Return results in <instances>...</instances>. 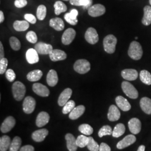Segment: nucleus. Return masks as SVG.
<instances>
[{
	"label": "nucleus",
	"mask_w": 151,
	"mask_h": 151,
	"mask_svg": "<svg viewBox=\"0 0 151 151\" xmlns=\"http://www.w3.org/2000/svg\"><path fill=\"white\" fill-rule=\"evenodd\" d=\"M128 53L132 60H140L143 55V49L140 43L136 41L132 42L130 44Z\"/></svg>",
	"instance_id": "nucleus-1"
},
{
	"label": "nucleus",
	"mask_w": 151,
	"mask_h": 151,
	"mask_svg": "<svg viewBox=\"0 0 151 151\" xmlns=\"http://www.w3.org/2000/svg\"><path fill=\"white\" fill-rule=\"evenodd\" d=\"M116 43V38L112 34L108 35L104 38L103 41L104 50L109 54H113L115 51Z\"/></svg>",
	"instance_id": "nucleus-2"
},
{
	"label": "nucleus",
	"mask_w": 151,
	"mask_h": 151,
	"mask_svg": "<svg viewBox=\"0 0 151 151\" xmlns=\"http://www.w3.org/2000/svg\"><path fill=\"white\" fill-rule=\"evenodd\" d=\"M12 90L14 99L17 101H21L25 96L26 87L21 82L16 81L12 85Z\"/></svg>",
	"instance_id": "nucleus-3"
},
{
	"label": "nucleus",
	"mask_w": 151,
	"mask_h": 151,
	"mask_svg": "<svg viewBox=\"0 0 151 151\" xmlns=\"http://www.w3.org/2000/svg\"><path fill=\"white\" fill-rule=\"evenodd\" d=\"M122 88L124 93L130 99H136L138 97V92L134 86L128 81H123Z\"/></svg>",
	"instance_id": "nucleus-4"
},
{
	"label": "nucleus",
	"mask_w": 151,
	"mask_h": 151,
	"mask_svg": "<svg viewBox=\"0 0 151 151\" xmlns=\"http://www.w3.org/2000/svg\"><path fill=\"white\" fill-rule=\"evenodd\" d=\"M74 70L80 74H85L89 72L91 68V65L87 60H77L73 65Z\"/></svg>",
	"instance_id": "nucleus-5"
},
{
	"label": "nucleus",
	"mask_w": 151,
	"mask_h": 151,
	"mask_svg": "<svg viewBox=\"0 0 151 151\" xmlns=\"http://www.w3.org/2000/svg\"><path fill=\"white\" fill-rule=\"evenodd\" d=\"M36 106V101L33 97L27 96L25 98V100L22 104L23 111L25 113L29 114L34 111Z\"/></svg>",
	"instance_id": "nucleus-6"
},
{
	"label": "nucleus",
	"mask_w": 151,
	"mask_h": 151,
	"mask_svg": "<svg viewBox=\"0 0 151 151\" xmlns=\"http://www.w3.org/2000/svg\"><path fill=\"white\" fill-rule=\"evenodd\" d=\"M85 38L87 42L91 44H95L99 41V35L93 27H89L85 32Z\"/></svg>",
	"instance_id": "nucleus-7"
},
{
	"label": "nucleus",
	"mask_w": 151,
	"mask_h": 151,
	"mask_svg": "<svg viewBox=\"0 0 151 151\" xmlns=\"http://www.w3.org/2000/svg\"><path fill=\"white\" fill-rule=\"evenodd\" d=\"M106 12V9L101 4H96L92 6L88 9V14L92 17H99L104 15Z\"/></svg>",
	"instance_id": "nucleus-8"
},
{
	"label": "nucleus",
	"mask_w": 151,
	"mask_h": 151,
	"mask_svg": "<svg viewBox=\"0 0 151 151\" xmlns=\"http://www.w3.org/2000/svg\"><path fill=\"white\" fill-rule=\"evenodd\" d=\"M137 140L136 137L133 134H129L125 137L124 138L117 143L116 147L119 150H122L134 143Z\"/></svg>",
	"instance_id": "nucleus-9"
},
{
	"label": "nucleus",
	"mask_w": 151,
	"mask_h": 151,
	"mask_svg": "<svg viewBox=\"0 0 151 151\" xmlns=\"http://www.w3.org/2000/svg\"><path fill=\"white\" fill-rule=\"evenodd\" d=\"M32 90L37 95L42 97H48L50 94L47 87L40 83H34L32 85Z\"/></svg>",
	"instance_id": "nucleus-10"
},
{
	"label": "nucleus",
	"mask_w": 151,
	"mask_h": 151,
	"mask_svg": "<svg viewBox=\"0 0 151 151\" xmlns=\"http://www.w3.org/2000/svg\"><path fill=\"white\" fill-rule=\"evenodd\" d=\"M16 121L12 116H8L1 125V131L4 133H7L10 132L15 125Z\"/></svg>",
	"instance_id": "nucleus-11"
},
{
	"label": "nucleus",
	"mask_w": 151,
	"mask_h": 151,
	"mask_svg": "<svg viewBox=\"0 0 151 151\" xmlns=\"http://www.w3.org/2000/svg\"><path fill=\"white\" fill-rule=\"evenodd\" d=\"M76 32L72 28L67 29L62 35V42L65 45L70 44L75 38Z\"/></svg>",
	"instance_id": "nucleus-12"
},
{
	"label": "nucleus",
	"mask_w": 151,
	"mask_h": 151,
	"mask_svg": "<svg viewBox=\"0 0 151 151\" xmlns=\"http://www.w3.org/2000/svg\"><path fill=\"white\" fill-rule=\"evenodd\" d=\"M128 127L132 133L133 134H138L140 133L142 128L140 120L136 118L130 119L128 122Z\"/></svg>",
	"instance_id": "nucleus-13"
},
{
	"label": "nucleus",
	"mask_w": 151,
	"mask_h": 151,
	"mask_svg": "<svg viewBox=\"0 0 151 151\" xmlns=\"http://www.w3.org/2000/svg\"><path fill=\"white\" fill-rule=\"evenodd\" d=\"M34 49L37 51L38 54L44 55L50 54V53L53 50L52 45L43 42H39L36 44Z\"/></svg>",
	"instance_id": "nucleus-14"
},
{
	"label": "nucleus",
	"mask_w": 151,
	"mask_h": 151,
	"mask_svg": "<svg viewBox=\"0 0 151 151\" xmlns=\"http://www.w3.org/2000/svg\"><path fill=\"white\" fill-rule=\"evenodd\" d=\"M72 94V90L70 88H65L60 93L58 100V104L60 106H64L65 104L68 101Z\"/></svg>",
	"instance_id": "nucleus-15"
},
{
	"label": "nucleus",
	"mask_w": 151,
	"mask_h": 151,
	"mask_svg": "<svg viewBox=\"0 0 151 151\" xmlns=\"http://www.w3.org/2000/svg\"><path fill=\"white\" fill-rule=\"evenodd\" d=\"M52 61L57 62L66 59L67 54L64 51L60 49H53L49 54Z\"/></svg>",
	"instance_id": "nucleus-16"
},
{
	"label": "nucleus",
	"mask_w": 151,
	"mask_h": 151,
	"mask_svg": "<svg viewBox=\"0 0 151 151\" xmlns=\"http://www.w3.org/2000/svg\"><path fill=\"white\" fill-rule=\"evenodd\" d=\"M121 75L127 81H134L138 78V73L134 69H125L122 71Z\"/></svg>",
	"instance_id": "nucleus-17"
},
{
	"label": "nucleus",
	"mask_w": 151,
	"mask_h": 151,
	"mask_svg": "<svg viewBox=\"0 0 151 151\" xmlns=\"http://www.w3.org/2000/svg\"><path fill=\"white\" fill-rule=\"evenodd\" d=\"M120 118V112L117 106L114 105H111L109 109L108 118L111 122L118 120Z\"/></svg>",
	"instance_id": "nucleus-18"
},
{
	"label": "nucleus",
	"mask_w": 151,
	"mask_h": 151,
	"mask_svg": "<svg viewBox=\"0 0 151 151\" xmlns=\"http://www.w3.org/2000/svg\"><path fill=\"white\" fill-rule=\"evenodd\" d=\"M26 59L27 62L31 65L38 63L39 58L37 51L35 49H29L26 53Z\"/></svg>",
	"instance_id": "nucleus-19"
},
{
	"label": "nucleus",
	"mask_w": 151,
	"mask_h": 151,
	"mask_svg": "<svg viewBox=\"0 0 151 151\" xmlns=\"http://www.w3.org/2000/svg\"><path fill=\"white\" fill-rule=\"evenodd\" d=\"M49 119L50 116L49 114L45 111H42L37 116L36 119V125L39 128L43 127L48 123Z\"/></svg>",
	"instance_id": "nucleus-20"
},
{
	"label": "nucleus",
	"mask_w": 151,
	"mask_h": 151,
	"mask_svg": "<svg viewBox=\"0 0 151 151\" xmlns=\"http://www.w3.org/2000/svg\"><path fill=\"white\" fill-rule=\"evenodd\" d=\"M48 130L47 129L37 130L32 133V139L36 142H43L46 137L48 135Z\"/></svg>",
	"instance_id": "nucleus-21"
},
{
	"label": "nucleus",
	"mask_w": 151,
	"mask_h": 151,
	"mask_svg": "<svg viewBox=\"0 0 151 151\" xmlns=\"http://www.w3.org/2000/svg\"><path fill=\"white\" fill-rule=\"evenodd\" d=\"M115 102L117 106L124 111H128L131 109V105L128 101L122 96H118L116 97Z\"/></svg>",
	"instance_id": "nucleus-22"
},
{
	"label": "nucleus",
	"mask_w": 151,
	"mask_h": 151,
	"mask_svg": "<svg viewBox=\"0 0 151 151\" xmlns=\"http://www.w3.org/2000/svg\"><path fill=\"white\" fill-rule=\"evenodd\" d=\"M67 142V147L70 151H76L77 150V145L76 142V138L70 133H68L65 136Z\"/></svg>",
	"instance_id": "nucleus-23"
},
{
	"label": "nucleus",
	"mask_w": 151,
	"mask_h": 151,
	"mask_svg": "<svg viewBox=\"0 0 151 151\" xmlns=\"http://www.w3.org/2000/svg\"><path fill=\"white\" fill-rule=\"evenodd\" d=\"M49 25L57 31H62L65 28V23L60 17H55L50 19Z\"/></svg>",
	"instance_id": "nucleus-24"
},
{
	"label": "nucleus",
	"mask_w": 151,
	"mask_h": 151,
	"mask_svg": "<svg viewBox=\"0 0 151 151\" xmlns=\"http://www.w3.org/2000/svg\"><path fill=\"white\" fill-rule=\"evenodd\" d=\"M47 82L49 86L54 87L58 82V77L57 73L54 70H50L49 71L47 76Z\"/></svg>",
	"instance_id": "nucleus-25"
},
{
	"label": "nucleus",
	"mask_w": 151,
	"mask_h": 151,
	"mask_svg": "<svg viewBox=\"0 0 151 151\" xmlns=\"http://www.w3.org/2000/svg\"><path fill=\"white\" fill-rule=\"evenodd\" d=\"M140 106L144 113L151 114V99L147 97H144L140 99Z\"/></svg>",
	"instance_id": "nucleus-26"
},
{
	"label": "nucleus",
	"mask_w": 151,
	"mask_h": 151,
	"mask_svg": "<svg viewBox=\"0 0 151 151\" xmlns=\"http://www.w3.org/2000/svg\"><path fill=\"white\" fill-rule=\"evenodd\" d=\"M85 111V107L83 105H79L74 108L70 113L69 118L71 120H76L83 115Z\"/></svg>",
	"instance_id": "nucleus-27"
},
{
	"label": "nucleus",
	"mask_w": 151,
	"mask_h": 151,
	"mask_svg": "<svg viewBox=\"0 0 151 151\" xmlns=\"http://www.w3.org/2000/svg\"><path fill=\"white\" fill-rule=\"evenodd\" d=\"M144 15L142 20V22L144 25L148 26L151 24V7L146 6L144 9Z\"/></svg>",
	"instance_id": "nucleus-28"
},
{
	"label": "nucleus",
	"mask_w": 151,
	"mask_h": 151,
	"mask_svg": "<svg viewBox=\"0 0 151 151\" xmlns=\"http://www.w3.org/2000/svg\"><path fill=\"white\" fill-rule=\"evenodd\" d=\"M13 27L14 29L17 32H24L27 30L29 27V22L27 20L24 21H19L16 20L14 22L13 24Z\"/></svg>",
	"instance_id": "nucleus-29"
},
{
	"label": "nucleus",
	"mask_w": 151,
	"mask_h": 151,
	"mask_svg": "<svg viewBox=\"0 0 151 151\" xmlns=\"http://www.w3.org/2000/svg\"><path fill=\"white\" fill-rule=\"evenodd\" d=\"M43 76V72L39 70H35L30 72L27 75V79L31 82H35L40 80Z\"/></svg>",
	"instance_id": "nucleus-30"
},
{
	"label": "nucleus",
	"mask_w": 151,
	"mask_h": 151,
	"mask_svg": "<svg viewBox=\"0 0 151 151\" xmlns=\"http://www.w3.org/2000/svg\"><path fill=\"white\" fill-rule=\"evenodd\" d=\"M11 139L7 135H4L0 138V151H7L11 145Z\"/></svg>",
	"instance_id": "nucleus-31"
},
{
	"label": "nucleus",
	"mask_w": 151,
	"mask_h": 151,
	"mask_svg": "<svg viewBox=\"0 0 151 151\" xmlns=\"http://www.w3.org/2000/svg\"><path fill=\"white\" fill-rule=\"evenodd\" d=\"M70 2L72 5L83 6L85 9H88L92 4V0H70Z\"/></svg>",
	"instance_id": "nucleus-32"
},
{
	"label": "nucleus",
	"mask_w": 151,
	"mask_h": 151,
	"mask_svg": "<svg viewBox=\"0 0 151 151\" xmlns=\"http://www.w3.org/2000/svg\"><path fill=\"white\" fill-rule=\"evenodd\" d=\"M125 132V127L124 124L122 123L118 124L113 130L112 135L114 138H118L119 137L124 134Z\"/></svg>",
	"instance_id": "nucleus-33"
},
{
	"label": "nucleus",
	"mask_w": 151,
	"mask_h": 151,
	"mask_svg": "<svg viewBox=\"0 0 151 151\" xmlns=\"http://www.w3.org/2000/svg\"><path fill=\"white\" fill-rule=\"evenodd\" d=\"M140 81L143 83L147 85H151V74L147 70H142L140 71Z\"/></svg>",
	"instance_id": "nucleus-34"
},
{
	"label": "nucleus",
	"mask_w": 151,
	"mask_h": 151,
	"mask_svg": "<svg viewBox=\"0 0 151 151\" xmlns=\"http://www.w3.org/2000/svg\"><path fill=\"white\" fill-rule=\"evenodd\" d=\"M54 7L55 9L54 12L57 15H59L61 13L65 12L67 10V7L65 4L59 1L55 2Z\"/></svg>",
	"instance_id": "nucleus-35"
},
{
	"label": "nucleus",
	"mask_w": 151,
	"mask_h": 151,
	"mask_svg": "<svg viewBox=\"0 0 151 151\" xmlns=\"http://www.w3.org/2000/svg\"><path fill=\"white\" fill-rule=\"evenodd\" d=\"M22 139L19 137L16 136L11 142L9 151H19L22 145Z\"/></svg>",
	"instance_id": "nucleus-36"
},
{
	"label": "nucleus",
	"mask_w": 151,
	"mask_h": 151,
	"mask_svg": "<svg viewBox=\"0 0 151 151\" xmlns=\"http://www.w3.org/2000/svg\"><path fill=\"white\" fill-rule=\"evenodd\" d=\"M78 130L81 133L86 135H91L93 132L91 126L87 124H81L78 127Z\"/></svg>",
	"instance_id": "nucleus-37"
},
{
	"label": "nucleus",
	"mask_w": 151,
	"mask_h": 151,
	"mask_svg": "<svg viewBox=\"0 0 151 151\" xmlns=\"http://www.w3.org/2000/svg\"><path fill=\"white\" fill-rule=\"evenodd\" d=\"M88 137H87L83 135H80L78 136L76 138V142L77 146L80 148H84L86 147L88 143Z\"/></svg>",
	"instance_id": "nucleus-38"
},
{
	"label": "nucleus",
	"mask_w": 151,
	"mask_h": 151,
	"mask_svg": "<svg viewBox=\"0 0 151 151\" xmlns=\"http://www.w3.org/2000/svg\"><path fill=\"white\" fill-rule=\"evenodd\" d=\"M113 130L110 126L109 125H104L103 127L99 130L98 135L100 138H102L105 135H109L112 134Z\"/></svg>",
	"instance_id": "nucleus-39"
},
{
	"label": "nucleus",
	"mask_w": 151,
	"mask_h": 151,
	"mask_svg": "<svg viewBox=\"0 0 151 151\" xmlns=\"http://www.w3.org/2000/svg\"><path fill=\"white\" fill-rule=\"evenodd\" d=\"M47 15V8L43 5L38 6L37 11V16L39 20H43Z\"/></svg>",
	"instance_id": "nucleus-40"
},
{
	"label": "nucleus",
	"mask_w": 151,
	"mask_h": 151,
	"mask_svg": "<svg viewBox=\"0 0 151 151\" xmlns=\"http://www.w3.org/2000/svg\"><path fill=\"white\" fill-rule=\"evenodd\" d=\"M88 139V143L87 146L88 150L90 151H99L100 146H99L97 142L91 137H89Z\"/></svg>",
	"instance_id": "nucleus-41"
},
{
	"label": "nucleus",
	"mask_w": 151,
	"mask_h": 151,
	"mask_svg": "<svg viewBox=\"0 0 151 151\" xmlns=\"http://www.w3.org/2000/svg\"><path fill=\"white\" fill-rule=\"evenodd\" d=\"M75 108V103L73 100H70L66 103L62 109V113L64 114L70 113L71 111Z\"/></svg>",
	"instance_id": "nucleus-42"
},
{
	"label": "nucleus",
	"mask_w": 151,
	"mask_h": 151,
	"mask_svg": "<svg viewBox=\"0 0 151 151\" xmlns=\"http://www.w3.org/2000/svg\"><path fill=\"white\" fill-rule=\"evenodd\" d=\"M10 44L11 48L14 50H19L21 48V43L19 40L14 37H12L10 39Z\"/></svg>",
	"instance_id": "nucleus-43"
},
{
	"label": "nucleus",
	"mask_w": 151,
	"mask_h": 151,
	"mask_svg": "<svg viewBox=\"0 0 151 151\" xmlns=\"http://www.w3.org/2000/svg\"><path fill=\"white\" fill-rule=\"evenodd\" d=\"M27 41L31 43H35L37 42L38 38L36 33L33 31H30L26 35Z\"/></svg>",
	"instance_id": "nucleus-44"
},
{
	"label": "nucleus",
	"mask_w": 151,
	"mask_h": 151,
	"mask_svg": "<svg viewBox=\"0 0 151 151\" xmlns=\"http://www.w3.org/2000/svg\"><path fill=\"white\" fill-rule=\"evenodd\" d=\"M65 20L72 25H76L78 22L77 18H75L74 17L70 15V13H66L64 16Z\"/></svg>",
	"instance_id": "nucleus-45"
},
{
	"label": "nucleus",
	"mask_w": 151,
	"mask_h": 151,
	"mask_svg": "<svg viewBox=\"0 0 151 151\" xmlns=\"http://www.w3.org/2000/svg\"><path fill=\"white\" fill-rule=\"evenodd\" d=\"M8 65V60L5 58H3L0 60V74L2 75L6 72V69Z\"/></svg>",
	"instance_id": "nucleus-46"
},
{
	"label": "nucleus",
	"mask_w": 151,
	"mask_h": 151,
	"mask_svg": "<svg viewBox=\"0 0 151 151\" xmlns=\"http://www.w3.org/2000/svg\"><path fill=\"white\" fill-rule=\"evenodd\" d=\"M6 77L10 82H13L16 78V74L12 69H9L6 72Z\"/></svg>",
	"instance_id": "nucleus-47"
},
{
	"label": "nucleus",
	"mask_w": 151,
	"mask_h": 151,
	"mask_svg": "<svg viewBox=\"0 0 151 151\" xmlns=\"http://www.w3.org/2000/svg\"><path fill=\"white\" fill-rule=\"evenodd\" d=\"M24 18L27 21V22L32 24H34L36 23L37 22V19L32 14H27L24 15Z\"/></svg>",
	"instance_id": "nucleus-48"
},
{
	"label": "nucleus",
	"mask_w": 151,
	"mask_h": 151,
	"mask_svg": "<svg viewBox=\"0 0 151 151\" xmlns=\"http://www.w3.org/2000/svg\"><path fill=\"white\" fill-rule=\"evenodd\" d=\"M27 0H15V6L17 8H22L27 5Z\"/></svg>",
	"instance_id": "nucleus-49"
},
{
	"label": "nucleus",
	"mask_w": 151,
	"mask_h": 151,
	"mask_svg": "<svg viewBox=\"0 0 151 151\" xmlns=\"http://www.w3.org/2000/svg\"><path fill=\"white\" fill-rule=\"evenodd\" d=\"M99 151H111V148L106 143H101L100 146Z\"/></svg>",
	"instance_id": "nucleus-50"
},
{
	"label": "nucleus",
	"mask_w": 151,
	"mask_h": 151,
	"mask_svg": "<svg viewBox=\"0 0 151 151\" xmlns=\"http://www.w3.org/2000/svg\"><path fill=\"white\" fill-rule=\"evenodd\" d=\"M20 151H34V148L31 145H27L22 147Z\"/></svg>",
	"instance_id": "nucleus-51"
},
{
	"label": "nucleus",
	"mask_w": 151,
	"mask_h": 151,
	"mask_svg": "<svg viewBox=\"0 0 151 151\" xmlns=\"http://www.w3.org/2000/svg\"><path fill=\"white\" fill-rule=\"evenodd\" d=\"M0 58L2 59L4 58L5 56V53H4V47L2 42H0Z\"/></svg>",
	"instance_id": "nucleus-52"
},
{
	"label": "nucleus",
	"mask_w": 151,
	"mask_h": 151,
	"mask_svg": "<svg viewBox=\"0 0 151 151\" xmlns=\"http://www.w3.org/2000/svg\"><path fill=\"white\" fill-rule=\"evenodd\" d=\"M70 15L73 16V17H74L75 18H77V17L78 15V11H77L76 9H72V10L70 11Z\"/></svg>",
	"instance_id": "nucleus-53"
},
{
	"label": "nucleus",
	"mask_w": 151,
	"mask_h": 151,
	"mask_svg": "<svg viewBox=\"0 0 151 151\" xmlns=\"http://www.w3.org/2000/svg\"><path fill=\"white\" fill-rule=\"evenodd\" d=\"M5 20V17L4 13L2 11H0V23H2Z\"/></svg>",
	"instance_id": "nucleus-54"
},
{
	"label": "nucleus",
	"mask_w": 151,
	"mask_h": 151,
	"mask_svg": "<svg viewBox=\"0 0 151 151\" xmlns=\"http://www.w3.org/2000/svg\"><path fill=\"white\" fill-rule=\"evenodd\" d=\"M145 149H146V147L145 146H144V145H141L138 148L137 151H145Z\"/></svg>",
	"instance_id": "nucleus-55"
},
{
	"label": "nucleus",
	"mask_w": 151,
	"mask_h": 151,
	"mask_svg": "<svg viewBox=\"0 0 151 151\" xmlns=\"http://www.w3.org/2000/svg\"><path fill=\"white\" fill-rule=\"evenodd\" d=\"M149 2H150V4L151 5V0H149Z\"/></svg>",
	"instance_id": "nucleus-56"
},
{
	"label": "nucleus",
	"mask_w": 151,
	"mask_h": 151,
	"mask_svg": "<svg viewBox=\"0 0 151 151\" xmlns=\"http://www.w3.org/2000/svg\"><path fill=\"white\" fill-rule=\"evenodd\" d=\"M135 39H138V37H135Z\"/></svg>",
	"instance_id": "nucleus-57"
},
{
	"label": "nucleus",
	"mask_w": 151,
	"mask_h": 151,
	"mask_svg": "<svg viewBox=\"0 0 151 151\" xmlns=\"http://www.w3.org/2000/svg\"><path fill=\"white\" fill-rule=\"evenodd\" d=\"M64 1H70V0H64Z\"/></svg>",
	"instance_id": "nucleus-58"
}]
</instances>
